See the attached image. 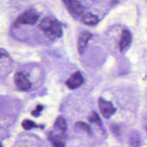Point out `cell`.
<instances>
[{
    "label": "cell",
    "instance_id": "obj_3",
    "mask_svg": "<svg viewBox=\"0 0 147 147\" xmlns=\"http://www.w3.org/2000/svg\"><path fill=\"white\" fill-rule=\"evenodd\" d=\"M63 2L68 8L69 13L75 17H79L84 11L83 6L78 1L64 0Z\"/></svg>",
    "mask_w": 147,
    "mask_h": 147
},
{
    "label": "cell",
    "instance_id": "obj_4",
    "mask_svg": "<svg viewBox=\"0 0 147 147\" xmlns=\"http://www.w3.org/2000/svg\"><path fill=\"white\" fill-rule=\"evenodd\" d=\"M98 105L100 113L106 118L110 117L115 111V109L111 102L107 101L102 98L99 99Z\"/></svg>",
    "mask_w": 147,
    "mask_h": 147
},
{
    "label": "cell",
    "instance_id": "obj_2",
    "mask_svg": "<svg viewBox=\"0 0 147 147\" xmlns=\"http://www.w3.org/2000/svg\"><path fill=\"white\" fill-rule=\"evenodd\" d=\"M38 13L33 9H28L20 14L14 22V26L21 25H32L36 22L39 18Z\"/></svg>",
    "mask_w": 147,
    "mask_h": 147
},
{
    "label": "cell",
    "instance_id": "obj_6",
    "mask_svg": "<svg viewBox=\"0 0 147 147\" xmlns=\"http://www.w3.org/2000/svg\"><path fill=\"white\" fill-rule=\"evenodd\" d=\"M84 82L83 78L79 71L74 72L67 80L65 84L70 89H75L81 86Z\"/></svg>",
    "mask_w": 147,
    "mask_h": 147
},
{
    "label": "cell",
    "instance_id": "obj_8",
    "mask_svg": "<svg viewBox=\"0 0 147 147\" xmlns=\"http://www.w3.org/2000/svg\"><path fill=\"white\" fill-rule=\"evenodd\" d=\"M48 137L53 147H65L64 143L63 141V136L62 135L51 131L48 133Z\"/></svg>",
    "mask_w": 147,
    "mask_h": 147
},
{
    "label": "cell",
    "instance_id": "obj_18",
    "mask_svg": "<svg viewBox=\"0 0 147 147\" xmlns=\"http://www.w3.org/2000/svg\"><path fill=\"white\" fill-rule=\"evenodd\" d=\"M111 129L115 133H118V126H117L115 125H114L111 126Z\"/></svg>",
    "mask_w": 147,
    "mask_h": 147
},
{
    "label": "cell",
    "instance_id": "obj_7",
    "mask_svg": "<svg viewBox=\"0 0 147 147\" xmlns=\"http://www.w3.org/2000/svg\"><path fill=\"white\" fill-rule=\"evenodd\" d=\"M131 39L132 37L130 32L127 29H123L119 42V49L121 52H122L130 44Z\"/></svg>",
    "mask_w": 147,
    "mask_h": 147
},
{
    "label": "cell",
    "instance_id": "obj_15",
    "mask_svg": "<svg viewBox=\"0 0 147 147\" xmlns=\"http://www.w3.org/2000/svg\"><path fill=\"white\" fill-rule=\"evenodd\" d=\"M131 144L134 147H138L140 145L141 141L138 134L133 133L130 138Z\"/></svg>",
    "mask_w": 147,
    "mask_h": 147
},
{
    "label": "cell",
    "instance_id": "obj_11",
    "mask_svg": "<svg viewBox=\"0 0 147 147\" xmlns=\"http://www.w3.org/2000/svg\"><path fill=\"white\" fill-rule=\"evenodd\" d=\"M53 127L55 129L61 130L63 132H65L67 128V125L65 119L62 117H57L54 123Z\"/></svg>",
    "mask_w": 147,
    "mask_h": 147
},
{
    "label": "cell",
    "instance_id": "obj_5",
    "mask_svg": "<svg viewBox=\"0 0 147 147\" xmlns=\"http://www.w3.org/2000/svg\"><path fill=\"white\" fill-rule=\"evenodd\" d=\"M15 83L20 90L26 91L31 87V83L26 76L22 72H18L14 76Z\"/></svg>",
    "mask_w": 147,
    "mask_h": 147
},
{
    "label": "cell",
    "instance_id": "obj_9",
    "mask_svg": "<svg viewBox=\"0 0 147 147\" xmlns=\"http://www.w3.org/2000/svg\"><path fill=\"white\" fill-rule=\"evenodd\" d=\"M92 37V34L90 33H83L78 40V51L80 53H83L86 47L88 41Z\"/></svg>",
    "mask_w": 147,
    "mask_h": 147
},
{
    "label": "cell",
    "instance_id": "obj_17",
    "mask_svg": "<svg viewBox=\"0 0 147 147\" xmlns=\"http://www.w3.org/2000/svg\"><path fill=\"white\" fill-rule=\"evenodd\" d=\"M7 56V52L2 49H0V59Z\"/></svg>",
    "mask_w": 147,
    "mask_h": 147
},
{
    "label": "cell",
    "instance_id": "obj_1",
    "mask_svg": "<svg viewBox=\"0 0 147 147\" xmlns=\"http://www.w3.org/2000/svg\"><path fill=\"white\" fill-rule=\"evenodd\" d=\"M39 28L51 40L60 37L62 35L61 23L56 20L52 21L48 17L44 18L41 21Z\"/></svg>",
    "mask_w": 147,
    "mask_h": 147
},
{
    "label": "cell",
    "instance_id": "obj_12",
    "mask_svg": "<svg viewBox=\"0 0 147 147\" xmlns=\"http://www.w3.org/2000/svg\"><path fill=\"white\" fill-rule=\"evenodd\" d=\"M21 125L25 130H30L32 128H44L43 125H37L35 122L30 119H25L22 122Z\"/></svg>",
    "mask_w": 147,
    "mask_h": 147
},
{
    "label": "cell",
    "instance_id": "obj_16",
    "mask_svg": "<svg viewBox=\"0 0 147 147\" xmlns=\"http://www.w3.org/2000/svg\"><path fill=\"white\" fill-rule=\"evenodd\" d=\"M43 106L42 105H37L36 107V109L32 111V115L34 117H38L40 115V112L42 110Z\"/></svg>",
    "mask_w": 147,
    "mask_h": 147
},
{
    "label": "cell",
    "instance_id": "obj_14",
    "mask_svg": "<svg viewBox=\"0 0 147 147\" xmlns=\"http://www.w3.org/2000/svg\"><path fill=\"white\" fill-rule=\"evenodd\" d=\"M88 121L91 123L96 124L99 127H102V121L98 114L95 111H92L91 113L88 117Z\"/></svg>",
    "mask_w": 147,
    "mask_h": 147
},
{
    "label": "cell",
    "instance_id": "obj_10",
    "mask_svg": "<svg viewBox=\"0 0 147 147\" xmlns=\"http://www.w3.org/2000/svg\"><path fill=\"white\" fill-rule=\"evenodd\" d=\"M82 22L86 25H95L98 22V17L92 13H88L84 14L82 18Z\"/></svg>",
    "mask_w": 147,
    "mask_h": 147
},
{
    "label": "cell",
    "instance_id": "obj_19",
    "mask_svg": "<svg viewBox=\"0 0 147 147\" xmlns=\"http://www.w3.org/2000/svg\"><path fill=\"white\" fill-rule=\"evenodd\" d=\"M0 147H2V145H1V143H0Z\"/></svg>",
    "mask_w": 147,
    "mask_h": 147
},
{
    "label": "cell",
    "instance_id": "obj_13",
    "mask_svg": "<svg viewBox=\"0 0 147 147\" xmlns=\"http://www.w3.org/2000/svg\"><path fill=\"white\" fill-rule=\"evenodd\" d=\"M75 126L80 129L83 130V131L86 132L87 134H91V129L90 125L87 124L86 123L82 121H79L75 123Z\"/></svg>",
    "mask_w": 147,
    "mask_h": 147
}]
</instances>
